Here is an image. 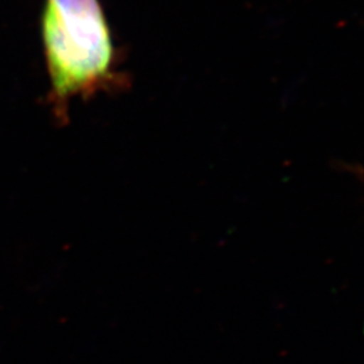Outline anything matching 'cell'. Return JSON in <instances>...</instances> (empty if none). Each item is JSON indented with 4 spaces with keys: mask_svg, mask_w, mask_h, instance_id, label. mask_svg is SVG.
<instances>
[{
    "mask_svg": "<svg viewBox=\"0 0 364 364\" xmlns=\"http://www.w3.org/2000/svg\"><path fill=\"white\" fill-rule=\"evenodd\" d=\"M41 36L50 81L48 102L60 123H66L73 99L130 85L100 0H43Z\"/></svg>",
    "mask_w": 364,
    "mask_h": 364,
    "instance_id": "1",
    "label": "cell"
}]
</instances>
